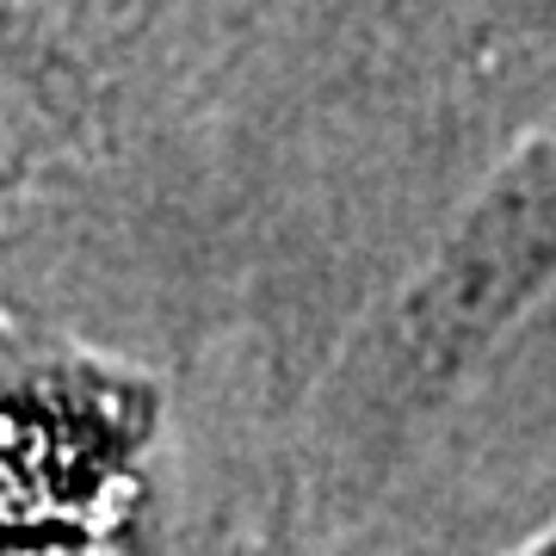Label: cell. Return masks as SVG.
I'll return each mask as SVG.
<instances>
[{"label":"cell","instance_id":"cell-2","mask_svg":"<svg viewBox=\"0 0 556 556\" xmlns=\"http://www.w3.org/2000/svg\"><path fill=\"white\" fill-rule=\"evenodd\" d=\"M526 556H556V526L544 538H538V544H526Z\"/></svg>","mask_w":556,"mask_h":556},{"label":"cell","instance_id":"cell-1","mask_svg":"<svg viewBox=\"0 0 556 556\" xmlns=\"http://www.w3.org/2000/svg\"><path fill=\"white\" fill-rule=\"evenodd\" d=\"M556 278V118L477 192L378 321L340 353L316 402V482L334 501H365L415 433L457 396L526 303Z\"/></svg>","mask_w":556,"mask_h":556}]
</instances>
